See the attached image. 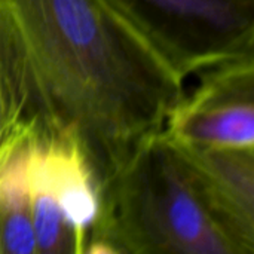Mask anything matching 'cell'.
I'll return each mask as SVG.
<instances>
[{"label": "cell", "mask_w": 254, "mask_h": 254, "mask_svg": "<svg viewBox=\"0 0 254 254\" xmlns=\"http://www.w3.org/2000/svg\"><path fill=\"white\" fill-rule=\"evenodd\" d=\"M171 143L213 219L240 254H253L254 149H202Z\"/></svg>", "instance_id": "obj_5"}, {"label": "cell", "mask_w": 254, "mask_h": 254, "mask_svg": "<svg viewBox=\"0 0 254 254\" xmlns=\"http://www.w3.org/2000/svg\"><path fill=\"white\" fill-rule=\"evenodd\" d=\"M85 253L240 254L204 205L164 132L141 141L101 183Z\"/></svg>", "instance_id": "obj_2"}, {"label": "cell", "mask_w": 254, "mask_h": 254, "mask_svg": "<svg viewBox=\"0 0 254 254\" xmlns=\"http://www.w3.org/2000/svg\"><path fill=\"white\" fill-rule=\"evenodd\" d=\"M186 80L254 57V0H107Z\"/></svg>", "instance_id": "obj_3"}, {"label": "cell", "mask_w": 254, "mask_h": 254, "mask_svg": "<svg viewBox=\"0 0 254 254\" xmlns=\"http://www.w3.org/2000/svg\"><path fill=\"white\" fill-rule=\"evenodd\" d=\"M27 185L37 254H79L76 235L48 188L33 137L28 140L27 150Z\"/></svg>", "instance_id": "obj_8"}, {"label": "cell", "mask_w": 254, "mask_h": 254, "mask_svg": "<svg viewBox=\"0 0 254 254\" xmlns=\"http://www.w3.org/2000/svg\"><path fill=\"white\" fill-rule=\"evenodd\" d=\"M25 134H28V132H27V131H24V129H18L16 132H13V135H12V137H10L4 144H1V146H0V161L3 159V156L6 155V152L12 147V144H13L19 137H22V135H25ZM28 135H30V134H28Z\"/></svg>", "instance_id": "obj_10"}, {"label": "cell", "mask_w": 254, "mask_h": 254, "mask_svg": "<svg viewBox=\"0 0 254 254\" xmlns=\"http://www.w3.org/2000/svg\"><path fill=\"white\" fill-rule=\"evenodd\" d=\"M30 135L19 137L0 161V254H37L27 185Z\"/></svg>", "instance_id": "obj_7"}, {"label": "cell", "mask_w": 254, "mask_h": 254, "mask_svg": "<svg viewBox=\"0 0 254 254\" xmlns=\"http://www.w3.org/2000/svg\"><path fill=\"white\" fill-rule=\"evenodd\" d=\"M170 112L164 135L202 149H254V57L201 71Z\"/></svg>", "instance_id": "obj_4"}, {"label": "cell", "mask_w": 254, "mask_h": 254, "mask_svg": "<svg viewBox=\"0 0 254 254\" xmlns=\"http://www.w3.org/2000/svg\"><path fill=\"white\" fill-rule=\"evenodd\" d=\"M0 77L13 127L76 140L98 188L186 91L107 0H0Z\"/></svg>", "instance_id": "obj_1"}, {"label": "cell", "mask_w": 254, "mask_h": 254, "mask_svg": "<svg viewBox=\"0 0 254 254\" xmlns=\"http://www.w3.org/2000/svg\"><path fill=\"white\" fill-rule=\"evenodd\" d=\"M21 128H15L13 122H12V116L9 112V104H7V98L4 94V86L0 77V146L4 144L12 135L13 132H16Z\"/></svg>", "instance_id": "obj_9"}, {"label": "cell", "mask_w": 254, "mask_h": 254, "mask_svg": "<svg viewBox=\"0 0 254 254\" xmlns=\"http://www.w3.org/2000/svg\"><path fill=\"white\" fill-rule=\"evenodd\" d=\"M34 140L48 188L76 235L79 254L85 253L100 211V188L91 164L73 138Z\"/></svg>", "instance_id": "obj_6"}]
</instances>
